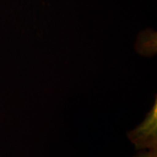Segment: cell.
<instances>
[{
    "instance_id": "6da1fadb",
    "label": "cell",
    "mask_w": 157,
    "mask_h": 157,
    "mask_svg": "<svg viewBox=\"0 0 157 157\" xmlns=\"http://www.w3.org/2000/svg\"><path fill=\"white\" fill-rule=\"evenodd\" d=\"M129 139L137 148L155 150L157 145L156 107L138 128L130 132Z\"/></svg>"
},
{
    "instance_id": "7a4b0ae2",
    "label": "cell",
    "mask_w": 157,
    "mask_h": 157,
    "mask_svg": "<svg viewBox=\"0 0 157 157\" xmlns=\"http://www.w3.org/2000/svg\"><path fill=\"white\" fill-rule=\"evenodd\" d=\"M135 157H157L156 149L140 152L137 155H135Z\"/></svg>"
}]
</instances>
